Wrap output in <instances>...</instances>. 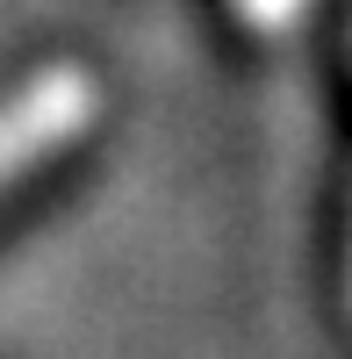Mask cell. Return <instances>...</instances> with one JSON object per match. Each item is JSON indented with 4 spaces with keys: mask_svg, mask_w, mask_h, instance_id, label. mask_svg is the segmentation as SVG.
Here are the masks:
<instances>
[{
    "mask_svg": "<svg viewBox=\"0 0 352 359\" xmlns=\"http://www.w3.org/2000/svg\"><path fill=\"white\" fill-rule=\"evenodd\" d=\"M94 123H101V79L72 57L36 65L15 94H0V194L29 180L43 158L72 151Z\"/></svg>",
    "mask_w": 352,
    "mask_h": 359,
    "instance_id": "cell-1",
    "label": "cell"
},
{
    "mask_svg": "<svg viewBox=\"0 0 352 359\" xmlns=\"http://www.w3.org/2000/svg\"><path fill=\"white\" fill-rule=\"evenodd\" d=\"M230 15L245 29H259V36H287V29L309 15V0H230Z\"/></svg>",
    "mask_w": 352,
    "mask_h": 359,
    "instance_id": "cell-2",
    "label": "cell"
},
{
    "mask_svg": "<svg viewBox=\"0 0 352 359\" xmlns=\"http://www.w3.org/2000/svg\"><path fill=\"white\" fill-rule=\"evenodd\" d=\"M345 302H352V280H345Z\"/></svg>",
    "mask_w": 352,
    "mask_h": 359,
    "instance_id": "cell-3",
    "label": "cell"
}]
</instances>
